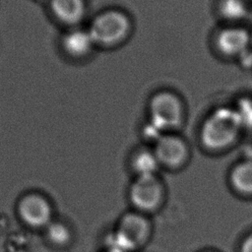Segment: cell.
I'll list each match as a JSON object with an SVG mask.
<instances>
[{
  "label": "cell",
  "mask_w": 252,
  "mask_h": 252,
  "mask_svg": "<svg viewBox=\"0 0 252 252\" xmlns=\"http://www.w3.org/2000/svg\"><path fill=\"white\" fill-rule=\"evenodd\" d=\"M132 203L141 210H153L158 206L162 197L160 182L155 175H139L130 188Z\"/></svg>",
  "instance_id": "8"
},
{
  "label": "cell",
  "mask_w": 252,
  "mask_h": 252,
  "mask_svg": "<svg viewBox=\"0 0 252 252\" xmlns=\"http://www.w3.org/2000/svg\"><path fill=\"white\" fill-rule=\"evenodd\" d=\"M182 105L176 95L161 92L150 102L151 123L160 131L177 127L182 120Z\"/></svg>",
  "instance_id": "5"
},
{
  "label": "cell",
  "mask_w": 252,
  "mask_h": 252,
  "mask_svg": "<svg viewBox=\"0 0 252 252\" xmlns=\"http://www.w3.org/2000/svg\"><path fill=\"white\" fill-rule=\"evenodd\" d=\"M129 28L130 22L125 14L105 10L93 18L87 30L94 47H111L125 38Z\"/></svg>",
  "instance_id": "3"
},
{
  "label": "cell",
  "mask_w": 252,
  "mask_h": 252,
  "mask_svg": "<svg viewBox=\"0 0 252 252\" xmlns=\"http://www.w3.org/2000/svg\"><path fill=\"white\" fill-rule=\"evenodd\" d=\"M41 232L44 243L57 250L70 247L75 237L70 223L61 219H54Z\"/></svg>",
  "instance_id": "10"
},
{
  "label": "cell",
  "mask_w": 252,
  "mask_h": 252,
  "mask_svg": "<svg viewBox=\"0 0 252 252\" xmlns=\"http://www.w3.org/2000/svg\"><path fill=\"white\" fill-rule=\"evenodd\" d=\"M242 128L235 109L221 107L214 111L201 130L203 144L211 150H220L230 145Z\"/></svg>",
  "instance_id": "2"
},
{
  "label": "cell",
  "mask_w": 252,
  "mask_h": 252,
  "mask_svg": "<svg viewBox=\"0 0 252 252\" xmlns=\"http://www.w3.org/2000/svg\"><path fill=\"white\" fill-rule=\"evenodd\" d=\"M207 252H212V251H207Z\"/></svg>",
  "instance_id": "19"
},
{
  "label": "cell",
  "mask_w": 252,
  "mask_h": 252,
  "mask_svg": "<svg viewBox=\"0 0 252 252\" xmlns=\"http://www.w3.org/2000/svg\"><path fill=\"white\" fill-rule=\"evenodd\" d=\"M40 1H47V0H40Z\"/></svg>",
  "instance_id": "18"
},
{
  "label": "cell",
  "mask_w": 252,
  "mask_h": 252,
  "mask_svg": "<svg viewBox=\"0 0 252 252\" xmlns=\"http://www.w3.org/2000/svg\"><path fill=\"white\" fill-rule=\"evenodd\" d=\"M241 252H252V235L248 236L242 243Z\"/></svg>",
  "instance_id": "17"
},
{
  "label": "cell",
  "mask_w": 252,
  "mask_h": 252,
  "mask_svg": "<svg viewBox=\"0 0 252 252\" xmlns=\"http://www.w3.org/2000/svg\"><path fill=\"white\" fill-rule=\"evenodd\" d=\"M155 155L159 162L176 167L183 163L187 157L185 143L174 136H161L157 140Z\"/></svg>",
  "instance_id": "9"
},
{
  "label": "cell",
  "mask_w": 252,
  "mask_h": 252,
  "mask_svg": "<svg viewBox=\"0 0 252 252\" xmlns=\"http://www.w3.org/2000/svg\"><path fill=\"white\" fill-rule=\"evenodd\" d=\"M15 214L26 229L32 231H42L55 219L52 202L38 190L22 193L16 201Z\"/></svg>",
  "instance_id": "1"
},
{
  "label": "cell",
  "mask_w": 252,
  "mask_h": 252,
  "mask_svg": "<svg viewBox=\"0 0 252 252\" xmlns=\"http://www.w3.org/2000/svg\"><path fill=\"white\" fill-rule=\"evenodd\" d=\"M251 39H252V36H251Z\"/></svg>",
  "instance_id": "20"
},
{
  "label": "cell",
  "mask_w": 252,
  "mask_h": 252,
  "mask_svg": "<svg viewBox=\"0 0 252 252\" xmlns=\"http://www.w3.org/2000/svg\"><path fill=\"white\" fill-rule=\"evenodd\" d=\"M239 56L241 58V62L244 64V66L248 67V66L252 65V53L250 51H248V49L246 51H244Z\"/></svg>",
  "instance_id": "16"
},
{
  "label": "cell",
  "mask_w": 252,
  "mask_h": 252,
  "mask_svg": "<svg viewBox=\"0 0 252 252\" xmlns=\"http://www.w3.org/2000/svg\"><path fill=\"white\" fill-rule=\"evenodd\" d=\"M59 46L64 57L73 62L88 59L95 48L88 30L82 28L64 31L59 40Z\"/></svg>",
  "instance_id": "7"
},
{
  "label": "cell",
  "mask_w": 252,
  "mask_h": 252,
  "mask_svg": "<svg viewBox=\"0 0 252 252\" xmlns=\"http://www.w3.org/2000/svg\"><path fill=\"white\" fill-rule=\"evenodd\" d=\"M158 159L155 153L143 151L137 154L133 160V166L139 175H155Z\"/></svg>",
  "instance_id": "13"
},
{
  "label": "cell",
  "mask_w": 252,
  "mask_h": 252,
  "mask_svg": "<svg viewBox=\"0 0 252 252\" xmlns=\"http://www.w3.org/2000/svg\"><path fill=\"white\" fill-rule=\"evenodd\" d=\"M220 11L224 18L236 20L246 14V5L242 0H221Z\"/></svg>",
  "instance_id": "14"
},
{
  "label": "cell",
  "mask_w": 252,
  "mask_h": 252,
  "mask_svg": "<svg viewBox=\"0 0 252 252\" xmlns=\"http://www.w3.org/2000/svg\"><path fill=\"white\" fill-rule=\"evenodd\" d=\"M46 3L50 18L65 31L80 28L86 18V0H47Z\"/></svg>",
  "instance_id": "6"
},
{
  "label": "cell",
  "mask_w": 252,
  "mask_h": 252,
  "mask_svg": "<svg viewBox=\"0 0 252 252\" xmlns=\"http://www.w3.org/2000/svg\"><path fill=\"white\" fill-rule=\"evenodd\" d=\"M230 178L237 191L252 194V161H244L236 165L231 172Z\"/></svg>",
  "instance_id": "12"
},
{
  "label": "cell",
  "mask_w": 252,
  "mask_h": 252,
  "mask_svg": "<svg viewBox=\"0 0 252 252\" xmlns=\"http://www.w3.org/2000/svg\"><path fill=\"white\" fill-rule=\"evenodd\" d=\"M241 126L252 130V100L248 98L241 99L235 108Z\"/></svg>",
  "instance_id": "15"
},
{
  "label": "cell",
  "mask_w": 252,
  "mask_h": 252,
  "mask_svg": "<svg viewBox=\"0 0 252 252\" xmlns=\"http://www.w3.org/2000/svg\"><path fill=\"white\" fill-rule=\"evenodd\" d=\"M250 36L242 29H226L218 36V46L221 52L227 55H241L248 49Z\"/></svg>",
  "instance_id": "11"
},
{
  "label": "cell",
  "mask_w": 252,
  "mask_h": 252,
  "mask_svg": "<svg viewBox=\"0 0 252 252\" xmlns=\"http://www.w3.org/2000/svg\"><path fill=\"white\" fill-rule=\"evenodd\" d=\"M150 226L146 219L136 214H126L110 237L108 252H132L147 239Z\"/></svg>",
  "instance_id": "4"
}]
</instances>
